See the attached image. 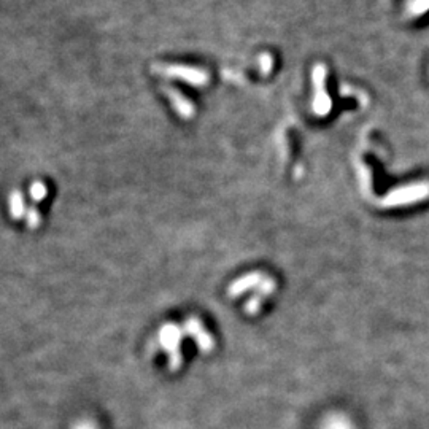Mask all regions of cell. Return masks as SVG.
I'll use <instances>...</instances> for the list:
<instances>
[{"mask_svg":"<svg viewBox=\"0 0 429 429\" xmlns=\"http://www.w3.org/2000/svg\"><path fill=\"white\" fill-rule=\"evenodd\" d=\"M186 329H188L191 334L196 335V337L199 339V344L202 345V348H205V350H209V348H210V345H211L210 337L205 334V331L200 329V326H199L198 323L194 322V320H193V322H191V320H189V323L186 324Z\"/></svg>","mask_w":429,"mask_h":429,"instance_id":"1","label":"cell"}]
</instances>
